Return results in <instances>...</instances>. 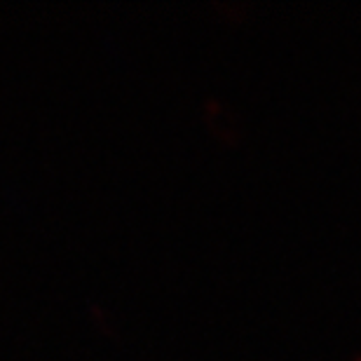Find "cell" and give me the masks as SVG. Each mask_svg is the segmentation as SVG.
I'll return each mask as SVG.
<instances>
[{"label":"cell","mask_w":361,"mask_h":361,"mask_svg":"<svg viewBox=\"0 0 361 361\" xmlns=\"http://www.w3.org/2000/svg\"><path fill=\"white\" fill-rule=\"evenodd\" d=\"M202 113H204L207 125L219 139L228 143H237L242 139V120L233 106L221 97H207L202 104Z\"/></svg>","instance_id":"6da1fadb"},{"label":"cell","mask_w":361,"mask_h":361,"mask_svg":"<svg viewBox=\"0 0 361 361\" xmlns=\"http://www.w3.org/2000/svg\"><path fill=\"white\" fill-rule=\"evenodd\" d=\"M355 361H361V357H357V359H355Z\"/></svg>","instance_id":"7a4b0ae2"}]
</instances>
